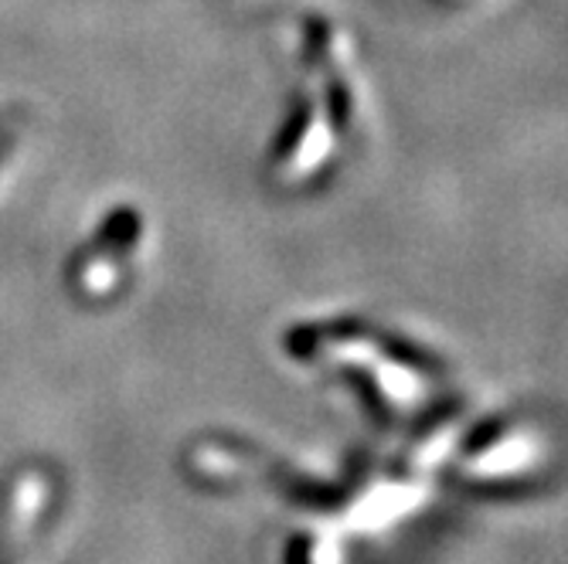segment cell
I'll return each instance as SVG.
<instances>
[{
    "label": "cell",
    "mask_w": 568,
    "mask_h": 564,
    "mask_svg": "<svg viewBox=\"0 0 568 564\" xmlns=\"http://www.w3.org/2000/svg\"><path fill=\"white\" fill-rule=\"evenodd\" d=\"M140 218L130 208L113 212L106 222L99 225V232L92 235L89 245L79 248V255L69 266V279L72 286L85 289V293H102L113 286V269L120 259H126L130 248L140 238Z\"/></svg>",
    "instance_id": "6da1fadb"
},
{
    "label": "cell",
    "mask_w": 568,
    "mask_h": 564,
    "mask_svg": "<svg viewBox=\"0 0 568 564\" xmlns=\"http://www.w3.org/2000/svg\"><path fill=\"white\" fill-rule=\"evenodd\" d=\"M31 521H34V493L21 490V480H14L4 514H0V564H21V547L28 541Z\"/></svg>",
    "instance_id": "7a4b0ae2"
},
{
    "label": "cell",
    "mask_w": 568,
    "mask_h": 564,
    "mask_svg": "<svg viewBox=\"0 0 568 564\" xmlns=\"http://www.w3.org/2000/svg\"><path fill=\"white\" fill-rule=\"evenodd\" d=\"M24 123H28L24 110H18V106L14 110H0V174H4V167L14 157L18 140L24 133Z\"/></svg>",
    "instance_id": "3957f363"
}]
</instances>
